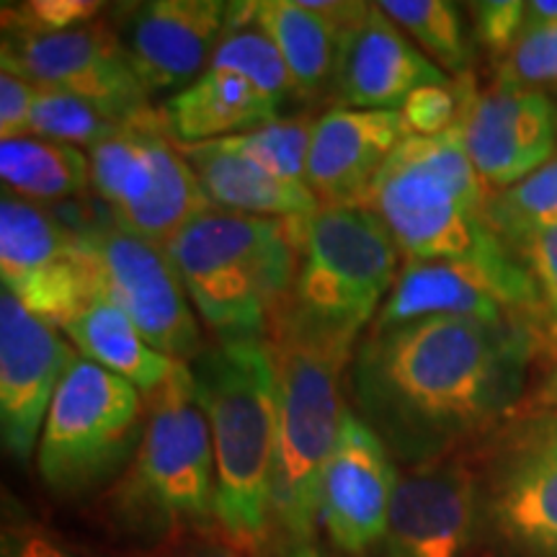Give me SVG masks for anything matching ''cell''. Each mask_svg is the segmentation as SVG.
I'll use <instances>...</instances> for the list:
<instances>
[{"label": "cell", "mask_w": 557, "mask_h": 557, "mask_svg": "<svg viewBox=\"0 0 557 557\" xmlns=\"http://www.w3.org/2000/svg\"><path fill=\"white\" fill-rule=\"evenodd\" d=\"M534 346V329L470 318L369 329L354 348L351 393L387 449L423 465L511 410Z\"/></svg>", "instance_id": "1"}, {"label": "cell", "mask_w": 557, "mask_h": 557, "mask_svg": "<svg viewBox=\"0 0 557 557\" xmlns=\"http://www.w3.org/2000/svg\"><path fill=\"white\" fill-rule=\"evenodd\" d=\"M359 331L299 310L292 297L269 329L276 372V455L271 480V532L292 549L310 545L320 521V478L344 423L341 374Z\"/></svg>", "instance_id": "2"}, {"label": "cell", "mask_w": 557, "mask_h": 557, "mask_svg": "<svg viewBox=\"0 0 557 557\" xmlns=\"http://www.w3.org/2000/svg\"><path fill=\"white\" fill-rule=\"evenodd\" d=\"M214 451V521L259 555L271 534L276 372L269 338L218 341L189 364Z\"/></svg>", "instance_id": "3"}, {"label": "cell", "mask_w": 557, "mask_h": 557, "mask_svg": "<svg viewBox=\"0 0 557 557\" xmlns=\"http://www.w3.org/2000/svg\"><path fill=\"white\" fill-rule=\"evenodd\" d=\"M308 222L209 207L169 240L186 295L220 341L269 336L295 292Z\"/></svg>", "instance_id": "4"}, {"label": "cell", "mask_w": 557, "mask_h": 557, "mask_svg": "<svg viewBox=\"0 0 557 557\" xmlns=\"http://www.w3.org/2000/svg\"><path fill=\"white\" fill-rule=\"evenodd\" d=\"M364 207L380 214L406 259H470L508 246L487 222L485 184L459 127L403 139L374 176Z\"/></svg>", "instance_id": "5"}, {"label": "cell", "mask_w": 557, "mask_h": 557, "mask_svg": "<svg viewBox=\"0 0 557 557\" xmlns=\"http://www.w3.org/2000/svg\"><path fill=\"white\" fill-rule=\"evenodd\" d=\"M107 511L129 534H173L214 519V451L191 369L145 395V429L129 470L111 487Z\"/></svg>", "instance_id": "6"}, {"label": "cell", "mask_w": 557, "mask_h": 557, "mask_svg": "<svg viewBox=\"0 0 557 557\" xmlns=\"http://www.w3.org/2000/svg\"><path fill=\"white\" fill-rule=\"evenodd\" d=\"M145 429V395L94 361L75 357L45 418L37 470L54 493L103 483L135 457Z\"/></svg>", "instance_id": "7"}, {"label": "cell", "mask_w": 557, "mask_h": 557, "mask_svg": "<svg viewBox=\"0 0 557 557\" xmlns=\"http://www.w3.org/2000/svg\"><path fill=\"white\" fill-rule=\"evenodd\" d=\"M398 274L400 248L374 209L320 205L305 227L292 302L323 323L361 333Z\"/></svg>", "instance_id": "8"}, {"label": "cell", "mask_w": 557, "mask_h": 557, "mask_svg": "<svg viewBox=\"0 0 557 557\" xmlns=\"http://www.w3.org/2000/svg\"><path fill=\"white\" fill-rule=\"evenodd\" d=\"M88 160L90 186L111 220L158 246L212 207L160 111L90 148Z\"/></svg>", "instance_id": "9"}, {"label": "cell", "mask_w": 557, "mask_h": 557, "mask_svg": "<svg viewBox=\"0 0 557 557\" xmlns=\"http://www.w3.org/2000/svg\"><path fill=\"white\" fill-rule=\"evenodd\" d=\"M545 310L537 278L506 246L470 259H406L372 329L434 315L534 329Z\"/></svg>", "instance_id": "10"}, {"label": "cell", "mask_w": 557, "mask_h": 557, "mask_svg": "<svg viewBox=\"0 0 557 557\" xmlns=\"http://www.w3.org/2000/svg\"><path fill=\"white\" fill-rule=\"evenodd\" d=\"M78 233L94 261L99 297L114 302L160 354L184 364L197 359L205 351L199 323L165 246L114 220Z\"/></svg>", "instance_id": "11"}, {"label": "cell", "mask_w": 557, "mask_h": 557, "mask_svg": "<svg viewBox=\"0 0 557 557\" xmlns=\"http://www.w3.org/2000/svg\"><path fill=\"white\" fill-rule=\"evenodd\" d=\"M0 276L5 292L60 331L99 297L78 230L11 191L0 199Z\"/></svg>", "instance_id": "12"}, {"label": "cell", "mask_w": 557, "mask_h": 557, "mask_svg": "<svg viewBox=\"0 0 557 557\" xmlns=\"http://www.w3.org/2000/svg\"><path fill=\"white\" fill-rule=\"evenodd\" d=\"M480 513L521 557H557V413L527 418L493 457Z\"/></svg>", "instance_id": "13"}, {"label": "cell", "mask_w": 557, "mask_h": 557, "mask_svg": "<svg viewBox=\"0 0 557 557\" xmlns=\"http://www.w3.org/2000/svg\"><path fill=\"white\" fill-rule=\"evenodd\" d=\"M0 65L41 90L73 94L132 114L150 109L120 32L99 21L70 32L3 26Z\"/></svg>", "instance_id": "14"}, {"label": "cell", "mask_w": 557, "mask_h": 557, "mask_svg": "<svg viewBox=\"0 0 557 557\" xmlns=\"http://www.w3.org/2000/svg\"><path fill=\"white\" fill-rule=\"evenodd\" d=\"M78 354L60 329L18 302L0 297V431L13 457L26 462L37 451L45 418L67 367Z\"/></svg>", "instance_id": "15"}, {"label": "cell", "mask_w": 557, "mask_h": 557, "mask_svg": "<svg viewBox=\"0 0 557 557\" xmlns=\"http://www.w3.org/2000/svg\"><path fill=\"white\" fill-rule=\"evenodd\" d=\"M398 472L387 444L346 408L336 447L320 478V524L341 553L359 555L385 537Z\"/></svg>", "instance_id": "16"}, {"label": "cell", "mask_w": 557, "mask_h": 557, "mask_svg": "<svg viewBox=\"0 0 557 557\" xmlns=\"http://www.w3.org/2000/svg\"><path fill=\"white\" fill-rule=\"evenodd\" d=\"M480 513V483L470 468L431 459L398 478L385 527L387 557H462Z\"/></svg>", "instance_id": "17"}, {"label": "cell", "mask_w": 557, "mask_h": 557, "mask_svg": "<svg viewBox=\"0 0 557 557\" xmlns=\"http://www.w3.org/2000/svg\"><path fill=\"white\" fill-rule=\"evenodd\" d=\"M459 132L483 184L511 189L557 152V107L545 90L498 81L475 96Z\"/></svg>", "instance_id": "18"}, {"label": "cell", "mask_w": 557, "mask_h": 557, "mask_svg": "<svg viewBox=\"0 0 557 557\" xmlns=\"http://www.w3.org/2000/svg\"><path fill=\"white\" fill-rule=\"evenodd\" d=\"M230 3L150 0L135 5L120 37L145 94H178L209 67L225 37Z\"/></svg>", "instance_id": "19"}, {"label": "cell", "mask_w": 557, "mask_h": 557, "mask_svg": "<svg viewBox=\"0 0 557 557\" xmlns=\"http://www.w3.org/2000/svg\"><path fill=\"white\" fill-rule=\"evenodd\" d=\"M447 81L444 70L410 45L380 3H369L341 34L333 88L341 107L400 109L416 88Z\"/></svg>", "instance_id": "20"}, {"label": "cell", "mask_w": 557, "mask_h": 557, "mask_svg": "<svg viewBox=\"0 0 557 557\" xmlns=\"http://www.w3.org/2000/svg\"><path fill=\"white\" fill-rule=\"evenodd\" d=\"M410 129L400 109L336 107L315 120L305 181L320 205H364L369 186Z\"/></svg>", "instance_id": "21"}, {"label": "cell", "mask_w": 557, "mask_h": 557, "mask_svg": "<svg viewBox=\"0 0 557 557\" xmlns=\"http://www.w3.org/2000/svg\"><path fill=\"white\" fill-rule=\"evenodd\" d=\"M367 9L369 3L259 0L250 16L282 52L295 96H312L336 73L341 34Z\"/></svg>", "instance_id": "22"}, {"label": "cell", "mask_w": 557, "mask_h": 557, "mask_svg": "<svg viewBox=\"0 0 557 557\" xmlns=\"http://www.w3.org/2000/svg\"><path fill=\"white\" fill-rule=\"evenodd\" d=\"M282 101L248 78L207 67L191 86L165 99L160 116L176 145H201L243 135L278 120Z\"/></svg>", "instance_id": "23"}, {"label": "cell", "mask_w": 557, "mask_h": 557, "mask_svg": "<svg viewBox=\"0 0 557 557\" xmlns=\"http://www.w3.org/2000/svg\"><path fill=\"white\" fill-rule=\"evenodd\" d=\"M178 150L189 160L212 207L278 220H308L320 209V199L308 184L271 176L218 143L178 145Z\"/></svg>", "instance_id": "24"}, {"label": "cell", "mask_w": 557, "mask_h": 557, "mask_svg": "<svg viewBox=\"0 0 557 557\" xmlns=\"http://www.w3.org/2000/svg\"><path fill=\"white\" fill-rule=\"evenodd\" d=\"M62 333L73 341L83 359L127 380L143 395L156 393L178 367L176 359L150 346L137 325L107 297H96Z\"/></svg>", "instance_id": "25"}, {"label": "cell", "mask_w": 557, "mask_h": 557, "mask_svg": "<svg viewBox=\"0 0 557 557\" xmlns=\"http://www.w3.org/2000/svg\"><path fill=\"white\" fill-rule=\"evenodd\" d=\"M0 176L5 191L26 201H62L90 186V160L75 145L45 137L0 139Z\"/></svg>", "instance_id": "26"}, {"label": "cell", "mask_w": 557, "mask_h": 557, "mask_svg": "<svg viewBox=\"0 0 557 557\" xmlns=\"http://www.w3.org/2000/svg\"><path fill=\"white\" fill-rule=\"evenodd\" d=\"M250 11L253 3H230L227 32L209 60V67L243 75L267 90L271 99L284 101V96L295 94L289 67L269 34L253 24Z\"/></svg>", "instance_id": "27"}, {"label": "cell", "mask_w": 557, "mask_h": 557, "mask_svg": "<svg viewBox=\"0 0 557 557\" xmlns=\"http://www.w3.org/2000/svg\"><path fill=\"white\" fill-rule=\"evenodd\" d=\"M152 109L122 111L107 103L81 99L73 94H60V90H41L34 103L29 135L54 139V143L75 145V148H96L103 139L120 135L129 124H135L148 116Z\"/></svg>", "instance_id": "28"}, {"label": "cell", "mask_w": 557, "mask_h": 557, "mask_svg": "<svg viewBox=\"0 0 557 557\" xmlns=\"http://www.w3.org/2000/svg\"><path fill=\"white\" fill-rule=\"evenodd\" d=\"M380 9L403 32L410 34L442 70L465 75L470 65V45L462 13L447 0H382Z\"/></svg>", "instance_id": "29"}, {"label": "cell", "mask_w": 557, "mask_h": 557, "mask_svg": "<svg viewBox=\"0 0 557 557\" xmlns=\"http://www.w3.org/2000/svg\"><path fill=\"white\" fill-rule=\"evenodd\" d=\"M312 129H315V120L310 116H278L243 135L214 139V143L222 150L250 160L271 176L308 184L305 173H308Z\"/></svg>", "instance_id": "30"}, {"label": "cell", "mask_w": 557, "mask_h": 557, "mask_svg": "<svg viewBox=\"0 0 557 557\" xmlns=\"http://www.w3.org/2000/svg\"><path fill=\"white\" fill-rule=\"evenodd\" d=\"M487 222L506 243L534 230L557 227V152L532 176L487 199Z\"/></svg>", "instance_id": "31"}, {"label": "cell", "mask_w": 557, "mask_h": 557, "mask_svg": "<svg viewBox=\"0 0 557 557\" xmlns=\"http://www.w3.org/2000/svg\"><path fill=\"white\" fill-rule=\"evenodd\" d=\"M475 96L470 78L426 83L403 101L400 114L410 135L436 137L462 124Z\"/></svg>", "instance_id": "32"}, {"label": "cell", "mask_w": 557, "mask_h": 557, "mask_svg": "<svg viewBox=\"0 0 557 557\" xmlns=\"http://www.w3.org/2000/svg\"><path fill=\"white\" fill-rule=\"evenodd\" d=\"M498 81L534 90L557 86V24L524 29L511 54L500 62Z\"/></svg>", "instance_id": "33"}, {"label": "cell", "mask_w": 557, "mask_h": 557, "mask_svg": "<svg viewBox=\"0 0 557 557\" xmlns=\"http://www.w3.org/2000/svg\"><path fill=\"white\" fill-rule=\"evenodd\" d=\"M99 0H29L3 5V26H21L34 32H70L99 16Z\"/></svg>", "instance_id": "34"}, {"label": "cell", "mask_w": 557, "mask_h": 557, "mask_svg": "<svg viewBox=\"0 0 557 557\" xmlns=\"http://www.w3.org/2000/svg\"><path fill=\"white\" fill-rule=\"evenodd\" d=\"M478 41L493 58L506 60L527 26V3L521 0H485L472 3Z\"/></svg>", "instance_id": "35"}, {"label": "cell", "mask_w": 557, "mask_h": 557, "mask_svg": "<svg viewBox=\"0 0 557 557\" xmlns=\"http://www.w3.org/2000/svg\"><path fill=\"white\" fill-rule=\"evenodd\" d=\"M508 246L517 248L519 259H524L527 269L537 278L549 315L557 323V227H545L519 235Z\"/></svg>", "instance_id": "36"}, {"label": "cell", "mask_w": 557, "mask_h": 557, "mask_svg": "<svg viewBox=\"0 0 557 557\" xmlns=\"http://www.w3.org/2000/svg\"><path fill=\"white\" fill-rule=\"evenodd\" d=\"M3 557H75L50 529L26 517H9L0 534Z\"/></svg>", "instance_id": "37"}, {"label": "cell", "mask_w": 557, "mask_h": 557, "mask_svg": "<svg viewBox=\"0 0 557 557\" xmlns=\"http://www.w3.org/2000/svg\"><path fill=\"white\" fill-rule=\"evenodd\" d=\"M37 96L39 88L34 83L18 78L9 70L0 73V139L29 135Z\"/></svg>", "instance_id": "38"}, {"label": "cell", "mask_w": 557, "mask_h": 557, "mask_svg": "<svg viewBox=\"0 0 557 557\" xmlns=\"http://www.w3.org/2000/svg\"><path fill=\"white\" fill-rule=\"evenodd\" d=\"M184 557H259L253 553H246L238 545H233L230 540H199L186 549Z\"/></svg>", "instance_id": "39"}, {"label": "cell", "mask_w": 557, "mask_h": 557, "mask_svg": "<svg viewBox=\"0 0 557 557\" xmlns=\"http://www.w3.org/2000/svg\"><path fill=\"white\" fill-rule=\"evenodd\" d=\"M557 24V0H532L527 3V26L524 29H542V26Z\"/></svg>", "instance_id": "40"}, {"label": "cell", "mask_w": 557, "mask_h": 557, "mask_svg": "<svg viewBox=\"0 0 557 557\" xmlns=\"http://www.w3.org/2000/svg\"><path fill=\"white\" fill-rule=\"evenodd\" d=\"M540 406H545L549 413H557V357L549 364L545 380L540 387Z\"/></svg>", "instance_id": "41"}, {"label": "cell", "mask_w": 557, "mask_h": 557, "mask_svg": "<svg viewBox=\"0 0 557 557\" xmlns=\"http://www.w3.org/2000/svg\"><path fill=\"white\" fill-rule=\"evenodd\" d=\"M289 557H336L333 553H329V549H320L318 545H299L289 553Z\"/></svg>", "instance_id": "42"}]
</instances>
